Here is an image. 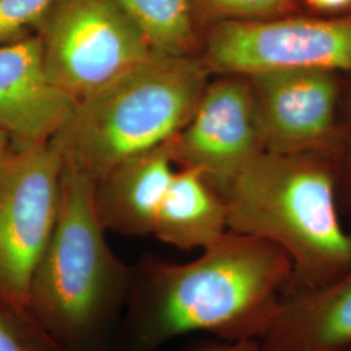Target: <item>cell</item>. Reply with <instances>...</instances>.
I'll return each instance as SVG.
<instances>
[{"label":"cell","instance_id":"obj_1","mask_svg":"<svg viewBox=\"0 0 351 351\" xmlns=\"http://www.w3.org/2000/svg\"><path fill=\"white\" fill-rule=\"evenodd\" d=\"M293 276L291 261L278 246L230 229L189 263L143 256L132 267L119 341L124 351L156 350L195 332L259 341Z\"/></svg>","mask_w":351,"mask_h":351},{"label":"cell","instance_id":"obj_6","mask_svg":"<svg viewBox=\"0 0 351 351\" xmlns=\"http://www.w3.org/2000/svg\"><path fill=\"white\" fill-rule=\"evenodd\" d=\"M197 56L211 75L250 77L276 71L351 73V16L290 14L220 23L202 32Z\"/></svg>","mask_w":351,"mask_h":351},{"label":"cell","instance_id":"obj_13","mask_svg":"<svg viewBox=\"0 0 351 351\" xmlns=\"http://www.w3.org/2000/svg\"><path fill=\"white\" fill-rule=\"evenodd\" d=\"M228 230L224 195L198 171H175L156 213L152 236L181 250H206Z\"/></svg>","mask_w":351,"mask_h":351},{"label":"cell","instance_id":"obj_5","mask_svg":"<svg viewBox=\"0 0 351 351\" xmlns=\"http://www.w3.org/2000/svg\"><path fill=\"white\" fill-rule=\"evenodd\" d=\"M36 33L47 78L75 104L156 53L114 0H55Z\"/></svg>","mask_w":351,"mask_h":351},{"label":"cell","instance_id":"obj_3","mask_svg":"<svg viewBox=\"0 0 351 351\" xmlns=\"http://www.w3.org/2000/svg\"><path fill=\"white\" fill-rule=\"evenodd\" d=\"M224 198L230 230L267 239L288 255L294 272L289 290L322 287L351 271V230L326 164L306 154L264 151Z\"/></svg>","mask_w":351,"mask_h":351},{"label":"cell","instance_id":"obj_9","mask_svg":"<svg viewBox=\"0 0 351 351\" xmlns=\"http://www.w3.org/2000/svg\"><path fill=\"white\" fill-rule=\"evenodd\" d=\"M247 78L265 152L306 154L330 136L337 104L333 73L276 71Z\"/></svg>","mask_w":351,"mask_h":351},{"label":"cell","instance_id":"obj_17","mask_svg":"<svg viewBox=\"0 0 351 351\" xmlns=\"http://www.w3.org/2000/svg\"><path fill=\"white\" fill-rule=\"evenodd\" d=\"M55 0H0V47L36 33Z\"/></svg>","mask_w":351,"mask_h":351},{"label":"cell","instance_id":"obj_21","mask_svg":"<svg viewBox=\"0 0 351 351\" xmlns=\"http://www.w3.org/2000/svg\"><path fill=\"white\" fill-rule=\"evenodd\" d=\"M343 351H351V348H349V349H346V350H343Z\"/></svg>","mask_w":351,"mask_h":351},{"label":"cell","instance_id":"obj_18","mask_svg":"<svg viewBox=\"0 0 351 351\" xmlns=\"http://www.w3.org/2000/svg\"><path fill=\"white\" fill-rule=\"evenodd\" d=\"M186 351H261V343L256 339L246 341H223L207 342L194 346Z\"/></svg>","mask_w":351,"mask_h":351},{"label":"cell","instance_id":"obj_12","mask_svg":"<svg viewBox=\"0 0 351 351\" xmlns=\"http://www.w3.org/2000/svg\"><path fill=\"white\" fill-rule=\"evenodd\" d=\"M261 351H343L351 348V271L326 285L289 290Z\"/></svg>","mask_w":351,"mask_h":351},{"label":"cell","instance_id":"obj_16","mask_svg":"<svg viewBox=\"0 0 351 351\" xmlns=\"http://www.w3.org/2000/svg\"><path fill=\"white\" fill-rule=\"evenodd\" d=\"M0 351H63L33 322L0 300Z\"/></svg>","mask_w":351,"mask_h":351},{"label":"cell","instance_id":"obj_7","mask_svg":"<svg viewBox=\"0 0 351 351\" xmlns=\"http://www.w3.org/2000/svg\"><path fill=\"white\" fill-rule=\"evenodd\" d=\"M63 165L50 143L0 159V300L20 313L55 228Z\"/></svg>","mask_w":351,"mask_h":351},{"label":"cell","instance_id":"obj_4","mask_svg":"<svg viewBox=\"0 0 351 351\" xmlns=\"http://www.w3.org/2000/svg\"><path fill=\"white\" fill-rule=\"evenodd\" d=\"M210 75L198 56L156 52L75 104L50 145L65 165L98 180L178 133L195 111Z\"/></svg>","mask_w":351,"mask_h":351},{"label":"cell","instance_id":"obj_20","mask_svg":"<svg viewBox=\"0 0 351 351\" xmlns=\"http://www.w3.org/2000/svg\"><path fill=\"white\" fill-rule=\"evenodd\" d=\"M11 151H12L11 141L3 132H0V159L7 156Z\"/></svg>","mask_w":351,"mask_h":351},{"label":"cell","instance_id":"obj_8","mask_svg":"<svg viewBox=\"0 0 351 351\" xmlns=\"http://www.w3.org/2000/svg\"><path fill=\"white\" fill-rule=\"evenodd\" d=\"M168 145L176 165L198 171L224 195L234 178L264 152L249 78L217 75L210 81L190 120Z\"/></svg>","mask_w":351,"mask_h":351},{"label":"cell","instance_id":"obj_19","mask_svg":"<svg viewBox=\"0 0 351 351\" xmlns=\"http://www.w3.org/2000/svg\"><path fill=\"white\" fill-rule=\"evenodd\" d=\"M316 11L323 13L342 12L351 7V0H306Z\"/></svg>","mask_w":351,"mask_h":351},{"label":"cell","instance_id":"obj_11","mask_svg":"<svg viewBox=\"0 0 351 351\" xmlns=\"http://www.w3.org/2000/svg\"><path fill=\"white\" fill-rule=\"evenodd\" d=\"M168 141L114 165L97 180L94 203L106 230L129 237L150 236L175 173Z\"/></svg>","mask_w":351,"mask_h":351},{"label":"cell","instance_id":"obj_15","mask_svg":"<svg viewBox=\"0 0 351 351\" xmlns=\"http://www.w3.org/2000/svg\"><path fill=\"white\" fill-rule=\"evenodd\" d=\"M199 37L210 26L226 21H262L290 16L294 0H190Z\"/></svg>","mask_w":351,"mask_h":351},{"label":"cell","instance_id":"obj_2","mask_svg":"<svg viewBox=\"0 0 351 351\" xmlns=\"http://www.w3.org/2000/svg\"><path fill=\"white\" fill-rule=\"evenodd\" d=\"M95 184L64 164L56 223L29 288L26 313L63 351L104 350L130 288L132 267L98 219Z\"/></svg>","mask_w":351,"mask_h":351},{"label":"cell","instance_id":"obj_10","mask_svg":"<svg viewBox=\"0 0 351 351\" xmlns=\"http://www.w3.org/2000/svg\"><path fill=\"white\" fill-rule=\"evenodd\" d=\"M75 108L47 78L37 33L0 47V132L12 149L50 143Z\"/></svg>","mask_w":351,"mask_h":351},{"label":"cell","instance_id":"obj_14","mask_svg":"<svg viewBox=\"0 0 351 351\" xmlns=\"http://www.w3.org/2000/svg\"><path fill=\"white\" fill-rule=\"evenodd\" d=\"M152 49L164 55L197 56L201 37L194 25L190 0H114Z\"/></svg>","mask_w":351,"mask_h":351}]
</instances>
